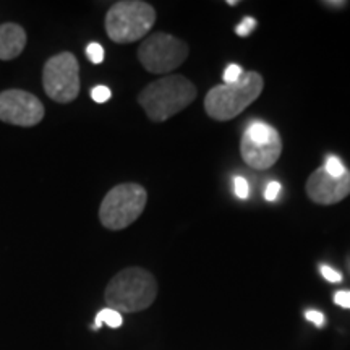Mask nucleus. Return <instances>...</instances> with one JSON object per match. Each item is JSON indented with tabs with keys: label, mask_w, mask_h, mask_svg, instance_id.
Wrapping results in <instances>:
<instances>
[{
	"label": "nucleus",
	"mask_w": 350,
	"mask_h": 350,
	"mask_svg": "<svg viewBox=\"0 0 350 350\" xmlns=\"http://www.w3.org/2000/svg\"><path fill=\"white\" fill-rule=\"evenodd\" d=\"M157 297L156 278L143 268H126L107 284L104 299L109 308L122 313H138L150 308Z\"/></svg>",
	"instance_id": "f257e3e1"
},
{
	"label": "nucleus",
	"mask_w": 350,
	"mask_h": 350,
	"mask_svg": "<svg viewBox=\"0 0 350 350\" xmlns=\"http://www.w3.org/2000/svg\"><path fill=\"white\" fill-rule=\"evenodd\" d=\"M195 98L196 88L188 78L169 75L144 88L138 103L152 122H164L190 106Z\"/></svg>",
	"instance_id": "f03ea898"
},
{
	"label": "nucleus",
	"mask_w": 350,
	"mask_h": 350,
	"mask_svg": "<svg viewBox=\"0 0 350 350\" xmlns=\"http://www.w3.org/2000/svg\"><path fill=\"white\" fill-rule=\"evenodd\" d=\"M265 81L258 72H245L237 83L217 85L204 98V111L211 119L227 122L240 116L260 98Z\"/></svg>",
	"instance_id": "7ed1b4c3"
},
{
	"label": "nucleus",
	"mask_w": 350,
	"mask_h": 350,
	"mask_svg": "<svg viewBox=\"0 0 350 350\" xmlns=\"http://www.w3.org/2000/svg\"><path fill=\"white\" fill-rule=\"evenodd\" d=\"M156 23V10L139 0H124L109 8L104 26L107 36L117 44L139 41L151 31Z\"/></svg>",
	"instance_id": "20e7f679"
},
{
	"label": "nucleus",
	"mask_w": 350,
	"mask_h": 350,
	"mask_svg": "<svg viewBox=\"0 0 350 350\" xmlns=\"http://www.w3.org/2000/svg\"><path fill=\"white\" fill-rule=\"evenodd\" d=\"M146 203V190L138 183H122L113 187L100 203V224L109 230H124L142 216Z\"/></svg>",
	"instance_id": "39448f33"
},
{
	"label": "nucleus",
	"mask_w": 350,
	"mask_h": 350,
	"mask_svg": "<svg viewBox=\"0 0 350 350\" xmlns=\"http://www.w3.org/2000/svg\"><path fill=\"white\" fill-rule=\"evenodd\" d=\"M46 94L59 104H68L80 93V65L72 52H60L47 60L42 68Z\"/></svg>",
	"instance_id": "423d86ee"
},
{
	"label": "nucleus",
	"mask_w": 350,
	"mask_h": 350,
	"mask_svg": "<svg viewBox=\"0 0 350 350\" xmlns=\"http://www.w3.org/2000/svg\"><path fill=\"white\" fill-rule=\"evenodd\" d=\"M188 46L182 39L169 33H154L142 42L138 49L139 64L148 72L164 75L185 62Z\"/></svg>",
	"instance_id": "0eeeda50"
},
{
	"label": "nucleus",
	"mask_w": 350,
	"mask_h": 350,
	"mask_svg": "<svg viewBox=\"0 0 350 350\" xmlns=\"http://www.w3.org/2000/svg\"><path fill=\"white\" fill-rule=\"evenodd\" d=\"M282 152V139L278 130L262 122H253L240 142V154L250 167L265 170L278 163Z\"/></svg>",
	"instance_id": "6e6552de"
},
{
	"label": "nucleus",
	"mask_w": 350,
	"mask_h": 350,
	"mask_svg": "<svg viewBox=\"0 0 350 350\" xmlns=\"http://www.w3.org/2000/svg\"><path fill=\"white\" fill-rule=\"evenodd\" d=\"M44 119V104L23 90L0 93V120L16 126H34Z\"/></svg>",
	"instance_id": "1a4fd4ad"
},
{
	"label": "nucleus",
	"mask_w": 350,
	"mask_h": 350,
	"mask_svg": "<svg viewBox=\"0 0 350 350\" xmlns=\"http://www.w3.org/2000/svg\"><path fill=\"white\" fill-rule=\"evenodd\" d=\"M306 195L318 204L339 203L350 195V172L332 177L323 167L317 169L306 182Z\"/></svg>",
	"instance_id": "9d476101"
},
{
	"label": "nucleus",
	"mask_w": 350,
	"mask_h": 350,
	"mask_svg": "<svg viewBox=\"0 0 350 350\" xmlns=\"http://www.w3.org/2000/svg\"><path fill=\"white\" fill-rule=\"evenodd\" d=\"M28 36L18 23L0 25V60H13L25 51Z\"/></svg>",
	"instance_id": "9b49d317"
},
{
	"label": "nucleus",
	"mask_w": 350,
	"mask_h": 350,
	"mask_svg": "<svg viewBox=\"0 0 350 350\" xmlns=\"http://www.w3.org/2000/svg\"><path fill=\"white\" fill-rule=\"evenodd\" d=\"M104 323H106L109 327H120L122 323H124V319H122V314L119 312H116V310L104 308V310H100V312L98 313V317H96L94 329H99Z\"/></svg>",
	"instance_id": "f8f14e48"
},
{
	"label": "nucleus",
	"mask_w": 350,
	"mask_h": 350,
	"mask_svg": "<svg viewBox=\"0 0 350 350\" xmlns=\"http://www.w3.org/2000/svg\"><path fill=\"white\" fill-rule=\"evenodd\" d=\"M323 169H325L329 175H332V177H340V175H344L345 172H347V169H345L342 161L336 156L327 157L326 164L323 165Z\"/></svg>",
	"instance_id": "ddd939ff"
},
{
	"label": "nucleus",
	"mask_w": 350,
	"mask_h": 350,
	"mask_svg": "<svg viewBox=\"0 0 350 350\" xmlns=\"http://www.w3.org/2000/svg\"><path fill=\"white\" fill-rule=\"evenodd\" d=\"M243 70L237 64H230L229 67L224 70V75H222V80H224V85H232V83H237L240 78L243 77Z\"/></svg>",
	"instance_id": "4468645a"
},
{
	"label": "nucleus",
	"mask_w": 350,
	"mask_h": 350,
	"mask_svg": "<svg viewBox=\"0 0 350 350\" xmlns=\"http://www.w3.org/2000/svg\"><path fill=\"white\" fill-rule=\"evenodd\" d=\"M86 55H88V59H90L93 64H100L104 60L103 46H100V44H98V42L90 44V46H88V49H86Z\"/></svg>",
	"instance_id": "2eb2a0df"
},
{
	"label": "nucleus",
	"mask_w": 350,
	"mask_h": 350,
	"mask_svg": "<svg viewBox=\"0 0 350 350\" xmlns=\"http://www.w3.org/2000/svg\"><path fill=\"white\" fill-rule=\"evenodd\" d=\"M111 96H112V93H111V90H109L107 86L99 85V86H96V88H93V90H91V98H93L94 103H99V104L107 103V100L111 99Z\"/></svg>",
	"instance_id": "dca6fc26"
},
{
	"label": "nucleus",
	"mask_w": 350,
	"mask_h": 350,
	"mask_svg": "<svg viewBox=\"0 0 350 350\" xmlns=\"http://www.w3.org/2000/svg\"><path fill=\"white\" fill-rule=\"evenodd\" d=\"M234 191L240 200H247L250 195V185L243 177H235L234 180Z\"/></svg>",
	"instance_id": "f3484780"
},
{
	"label": "nucleus",
	"mask_w": 350,
	"mask_h": 350,
	"mask_svg": "<svg viewBox=\"0 0 350 350\" xmlns=\"http://www.w3.org/2000/svg\"><path fill=\"white\" fill-rule=\"evenodd\" d=\"M256 28V20L255 18H250V16H247V18L242 20V23H240L237 28H235V33L239 34V36H248V34L253 33V29Z\"/></svg>",
	"instance_id": "a211bd4d"
},
{
	"label": "nucleus",
	"mask_w": 350,
	"mask_h": 350,
	"mask_svg": "<svg viewBox=\"0 0 350 350\" xmlns=\"http://www.w3.org/2000/svg\"><path fill=\"white\" fill-rule=\"evenodd\" d=\"M321 274H323V278H325L326 281H329V282H340V281H342V274H340L339 271L332 269L331 266H327V265L321 266Z\"/></svg>",
	"instance_id": "6ab92c4d"
},
{
	"label": "nucleus",
	"mask_w": 350,
	"mask_h": 350,
	"mask_svg": "<svg viewBox=\"0 0 350 350\" xmlns=\"http://www.w3.org/2000/svg\"><path fill=\"white\" fill-rule=\"evenodd\" d=\"M279 193H281V183H279V182H269L268 187H266L265 198H266V201H275V200H278Z\"/></svg>",
	"instance_id": "aec40b11"
},
{
	"label": "nucleus",
	"mask_w": 350,
	"mask_h": 350,
	"mask_svg": "<svg viewBox=\"0 0 350 350\" xmlns=\"http://www.w3.org/2000/svg\"><path fill=\"white\" fill-rule=\"evenodd\" d=\"M305 318L318 327H321L323 325H325V314H323L321 312H318V310H308V312L305 313Z\"/></svg>",
	"instance_id": "412c9836"
},
{
	"label": "nucleus",
	"mask_w": 350,
	"mask_h": 350,
	"mask_svg": "<svg viewBox=\"0 0 350 350\" xmlns=\"http://www.w3.org/2000/svg\"><path fill=\"white\" fill-rule=\"evenodd\" d=\"M334 304L350 310V291H339L334 295Z\"/></svg>",
	"instance_id": "4be33fe9"
},
{
	"label": "nucleus",
	"mask_w": 350,
	"mask_h": 350,
	"mask_svg": "<svg viewBox=\"0 0 350 350\" xmlns=\"http://www.w3.org/2000/svg\"><path fill=\"white\" fill-rule=\"evenodd\" d=\"M326 5H345V2H326Z\"/></svg>",
	"instance_id": "5701e85b"
}]
</instances>
